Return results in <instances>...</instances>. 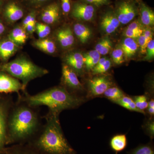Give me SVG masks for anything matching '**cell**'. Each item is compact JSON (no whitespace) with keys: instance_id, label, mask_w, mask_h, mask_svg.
<instances>
[{"instance_id":"obj_1","label":"cell","mask_w":154,"mask_h":154,"mask_svg":"<svg viewBox=\"0 0 154 154\" xmlns=\"http://www.w3.org/2000/svg\"><path fill=\"white\" fill-rule=\"evenodd\" d=\"M19 99L29 106L36 107L45 106L48 107L47 114L59 116L62 111L77 108L85 102L83 96H77L68 92L62 86H57L30 95L27 92Z\"/></svg>"},{"instance_id":"obj_2","label":"cell","mask_w":154,"mask_h":154,"mask_svg":"<svg viewBox=\"0 0 154 154\" xmlns=\"http://www.w3.org/2000/svg\"><path fill=\"white\" fill-rule=\"evenodd\" d=\"M35 108L19 99L12 106L7 125V135L11 140H25L39 131L40 119Z\"/></svg>"},{"instance_id":"obj_3","label":"cell","mask_w":154,"mask_h":154,"mask_svg":"<svg viewBox=\"0 0 154 154\" xmlns=\"http://www.w3.org/2000/svg\"><path fill=\"white\" fill-rule=\"evenodd\" d=\"M35 146L47 154H77L64 135L59 116L47 114Z\"/></svg>"},{"instance_id":"obj_4","label":"cell","mask_w":154,"mask_h":154,"mask_svg":"<svg viewBox=\"0 0 154 154\" xmlns=\"http://www.w3.org/2000/svg\"><path fill=\"white\" fill-rule=\"evenodd\" d=\"M1 69L21 81L25 92L26 87L30 81L48 73L46 69L36 65L30 60L23 57L5 64L1 67Z\"/></svg>"},{"instance_id":"obj_5","label":"cell","mask_w":154,"mask_h":154,"mask_svg":"<svg viewBox=\"0 0 154 154\" xmlns=\"http://www.w3.org/2000/svg\"><path fill=\"white\" fill-rule=\"evenodd\" d=\"M120 24L126 25L131 22L139 14L137 3L134 0H120L113 9Z\"/></svg>"},{"instance_id":"obj_6","label":"cell","mask_w":154,"mask_h":154,"mask_svg":"<svg viewBox=\"0 0 154 154\" xmlns=\"http://www.w3.org/2000/svg\"><path fill=\"white\" fill-rule=\"evenodd\" d=\"M61 83L62 86L67 91L77 96H81L79 94L85 91L84 86L78 79L76 73L65 64H63L62 66Z\"/></svg>"},{"instance_id":"obj_7","label":"cell","mask_w":154,"mask_h":154,"mask_svg":"<svg viewBox=\"0 0 154 154\" xmlns=\"http://www.w3.org/2000/svg\"><path fill=\"white\" fill-rule=\"evenodd\" d=\"M88 98L102 96L105 91L113 86V81L110 77L104 75H96L88 80Z\"/></svg>"},{"instance_id":"obj_8","label":"cell","mask_w":154,"mask_h":154,"mask_svg":"<svg viewBox=\"0 0 154 154\" xmlns=\"http://www.w3.org/2000/svg\"><path fill=\"white\" fill-rule=\"evenodd\" d=\"M95 6L88 4L82 0L72 2L71 17L76 20L83 22H92L95 18L96 13Z\"/></svg>"},{"instance_id":"obj_9","label":"cell","mask_w":154,"mask_h":154,"mask_svg":"<svg viewBox=\"0 0 154 154\" xmlns=\"http://www.w3.org/2000/svg\"><path fill=\"white\" fill-rule=\"evenodd\" d=\"M61 14L60 4L54 2L48 4L42 9L40 13V18L45 24L52 25L59 21Z\"/></svg>"},{"instance_id":"obj_10","label":"cell","mask_w":154,"mask_h":154,"mask_svg":"<svg viewBox=\"0 0 154 154\" xmlns=\"http://www.w3.org/2000/svg\"><path fill=\"white\" fill-rule=\"evenodd\" d=\"M20 91L26 93L22 83L19 80L6 74L0 72V93H16L19 97L21 96Z\"/></svg>"},{"instance_id":"obj_11","label":"cell","mask_w":154,"mask_h":154,"mask_svg":"<svg viewBox=\"0 0 154 154\" xmlns=\"http://www.w3.org/2000/svg\"><path fill=\"white\" fill-rule=\"evenodd\" d=\"M120 25V22L112 9L106 11L100 20V28L102 31L107 34L114 33Z\"/></svg>"},{"instance_id":"obj_12","label":"cell","mask_w":154,"mask_h":154,"mask_svg":"<svg viewBox=\"0 0 154 154\" xmlns=\"http://www.w3.org/2000/svg\"><path fill=\"white\" fill-rule=\"evenodd\" d=\"M65 63L72 69L78 76L82 75L85 72L84 56L81 52L73 51L66 54L64 57Z\"/></svg>"},{"instance_id":"obj_13","label":"cell","mask_w":154,"mask_h":154,"mask_svg":"<svg viewBox=\"0 0 154 154\" xmlns=\"http://www.w3.org/2000/svg\"><path fill=\"white\" fill-rule=\"evenodd\" d=\"M58 43L63 49L71 48L75 43L73 31L69 26H65L60 28L55 33Z\"/></svg>"},{"instance_id":"obj_14","label":"cell","mask_w":154,"mask_h":154,"mask_svg":"<svg viewBox=\"0 0 154 154\" xmlns=\"http://www.w3.org/2000/svg\"><path fill=\"white\" fill-rule=\"evenodd\" d=\"M12 106L11 103H0V148L7 137L8 114Z\"/></svg>"},{"instance_id":"obj_15","label":"cell","mask_w":154,"mask_h":154,"mask_svg":"<svg viewBox=\"0 0 154 154\" xmlns=\"http://www.w3.org/2000/svg\"><path fill=\"white\" fill-rule=\"evenodd\" d=\"M138 4L139 19L145 27H151L154 25V11L142 0H138Z\"/></svg>"},{"instance_id":"obj_16","label":"cell","mask_w":154,"mask_h":154,"mask_svg":"<svg viewBox=\"0 0 154 154\" xmlns=\"http://www.w3.org/2000/svg\"><path fill=\"white\" fill-rule=\"evenodd\" d=\"M4 14L9 21L15 22L22 19L24 16V12L18 3L11 2L6 5Z\"/></svg>"},{"instance_id":"obj_17","label":"cell","mask_w":154,"mask_h":154,"mask_svg":"<svg viewBox=\"0 0 154 154\" xmlns=\"http://www.w3.org/2000/svg\"><path fill=\"white\" fill-rule=\"evenodd\" d=\"M120 45L123 51L125 58L127 60L134 57L139 48L135 39L128 37L123 38Z\"/></svg>"},{"instance_id":"obj_18","label":"cell","mask_w":154,"mask_h":154,"mask_svg":"<svg viewBox=\"0 0 154 154\" xmlns=\"http://www.w3.org/2000/svg\"><path fill=\"white\" fill-rule=\"evenodd\" d=\"M73 31L74 34L82 44H85L88 42L93 35L91 28L87 25L80 22H77L74 24Z\"/></svg>"},{"instance_id":"obj_19","label":"cell","mask_w":154,"mask_h":154,"mask_svg":"<svg viewBox=\"0 0 154 154\" xmlns=\"http://www.w3.org/2000/svg\"><path fill=\"white\" fill-rule=\"evenodd\" d=\"M18 46L10 39L0 42V57L3 60H8L17 52Z\"/></svg>"},{"instance_id":"obj_20","label":"cell","mask_w":154,"mask_h":154,"mask_svg":"<svg viewBox=\"0 0 154 154\" xmlns=\"http://www.w3.org/2000/svg\"><path fill=\"white\" fill-rule=\"evenodd\" d=\"M33 45L36 48L48 54H53L56 51L55 42L50 38H39L34 40Z\"/></svg>"},{"instance_id":"obj_21","label":"cell","mask_w":154,"mask_h":154,"mask_svg":"<svg viewBox=\"0 0 154 154\" xmlns=\"http://www.w3.org/2000/svg\"><path fill=\"white\" fill-rule=\"evenodd\" d=\"M128 144L126 135L117 134L112 137L110 141V148L117 154L126 149Z\"/></svg>"},{"instance_id":"obj_22","label":"cell","mask_w":154,"mask_h":154,"mask_svg":"<svg viewBox=\"0 0 154 154\" xmlns=\"http://www.w3.org/2000/svg\"><path fill=\"white\" fill-rule=\"evenodd\" d=\"M85 70L90 72L96 66L101 58V55L96 50H92L83 55Z\"/></svg>"},{"instance_id":"obj_23","label":"cell","mask_w":154,"mask_h":154,"mask_svg":"<svg viewBox=\"0 0 154 154\" xmlns=\"http://www.w3.org/2000/svg\"><path fill=\"white\" fill-rule=\"evenodd\" d=\"M25 29L20 27L14 28L9 35V39L18 46L25 44L28 36Z\"/></svg>"},{"instance_id":"obj_24","label":"cell","mask_w":154,"mask_h":154,"mask_svg":"<svg viewBox=\"0 0 154 154\" xmlns=\"http://www.w3.org/2000/svg\"><path fill=\"white\" fill-rule=\"evenodd\" d=\"M112 66V62L110 59L105 57L100 58L96 66L91 71L92 75H104L107 72Z\"/></svg>"},{"instance_id":"obj_25","label":"cell","mask_w":154,"mask_h":154,"mask_svg":"<svg viewBox=\"0 0 154 154\" xmlns=\"http://www.w3.org/2000/svg\"><path fill=\"white\" fill-rule=\"evenodd\" d=\"M113 47L112 41L108 36H105L98 42L95 46L96 50L101 55H106L110 52Z\"/></svg>"},{"instance_id":"obj_26","label":"cell","mask_w":154,"mask_h":154,"mask_svg":"<svg viewBox=\"0 0 154 154\" xmlns=\"http://www.w3.org/2000/svg\"><path fill=\"white\" fill-rule=\"evenodd\" d=\"M113 102L117 105H120L127 110L143 114L142 112L137 107L132 97H130L129 96L125 95L120 99L116 100Z\"/></svg>"},{"instance_id":"obj_27","label":"cell","mask_w":154,"mask_h":154,"mask_svg":"<svg viewBox=\"0 0 154 154\" xmlns=\"http://www.w3.org/2000/svg\"><path fill=\"white\" fill-rule=\"evenodd\" d=\"M125 95L124 92L121 89L116 86H113L107 89L102 96L107 98L113 102Z\"/></svg>"},{"instance_id":"obj_28","label":"cell","mask_w":154,"mask_h":154,"mask_svg":"<svg viewBox=\"0 0 154 154\" xmlns=\"http://www.w3.org/2000/svg\"><path fill=\"white\" fill-rule=\"evenodd\" d=\"M134 101L135 104L137 107L143 114L145 115V110L147 107L149 99V96L147 94L145 95H140V96H134L132 97Z\"/></svg>"},{"instance_id":"obj_29","label":"cell","mask_w":154,"mask_h":154,"mask_svg":"<svg viewBox=\"0 0 154 154\" xmlns=\"http://www.w3.org/2000/svg\"><path fill=\"white\" fill-rule=\"evenodd\" d=\"M128 154H154L153 145L152 143L140 145L130 151Z\"/></svg>"},{"instance_id":"obj_30","label":"cell","mask_w":154,"mask_h":154,"mask_svg":"<svg viewBox=\"0 0 154 154\" xmlns=\"http://www.w3.org/2000/svg\"><path fill=\"white\" fill-rule=\"evenodd\" d=\"M111 57L113 63L118 65L125 62L124 53L120 45H117L113 50L111 53Z\"/></svg>"},{"instance_id":"obj_31","label":"cell","mask_w":154,"mask_h":154,"mask_svg":"<svg viewBox=\"0 0 154 154\" xmlns=\"http://www.w3.org/2000/svg\"><path fill=\"white\" fill-rule=\"evenodd\" d=\"M36 31L39 38H46L50 33L51 30L50 27L47 24L36 22Z\"/></svg>"},{"instance_id":"obj_32","label":"cell","mask_w":154,"mask_h":154,"mask_svg":"<svg viewBox=\"0 0 154 154\" xmlns=\"http://www.w3.org/2000/svg\"><path fill=\"white\" fill-rule=\"evenodd\" d=\"M146 134L148 135L151 139L154 137V120L153 118H149L143 125Z\"/></svg>"},{"instance_id":"obj_33","label":"cell","mask_w":154,"mask_h":154,"mask_svg":"<svg viewBox=\"0 0 154 154\" xmlns=\"http://www.w3.org/2000/svg\"><path fill=\"white\" fill-rule=\"evenodd\" d=\"M144 28V26L142 24L139 19L133 21L126 28L142 35L143 33Z\"/></svg>"},{"instance_id":"obj_34","label":"cell","mask_w":154,"mask_h":154,"mask_svg":"<svg viewBox=\"0 0 154 154\" xmlns=\"http://www.w3.org/2000/svg\"><path fill=\"white\" fill-rule=\"evenodd\" d=\"M146 56L144 60L150 61L152 60L154 57V40L152 39L148 43L146 48Z\"/></svg>"},{"instance_id":"obj_35","label":"cell","mask_w":154,"mask_h":154,"mask_svg":"<svg viewBox=\"0 0 154 154\" xmlns=\"http://www.w3.org/2000/svg\"><path fill=\"white\" fill-rule=\"evenodd\" d=\"M36 14L37 13L36 11H31L24 19L22 22V26L24 29L28 24L31 23H36Z\"/></svg>"},{"instance_id":"obj_36","label":"cell","mask_w":154,"mask_h":154,"mask_svg":"<svg viewBox=\"0 0 154 154\" xmlns=\"http://www.w3.org/2000/svg\"><path fill=\"white\" fill-rule=\"evenodd\" d=\"M60 6L62 13L66 16L70 14L72 7L71 0H60Z\"/></svg>"},{"instance_id":"obj_37","label":"cell","mask_w":154,"mask_h":154,"mask_svg":"<svg viewBox=\"0 0 154 154\" xmlns=\"http://www.w3.org/2000/svg\"><path fill=\"white\" fill-rule=\"evenodd\" d=\"M84 2L95 6L96 8L108 5L111 3L110 0H82Z\"/></svg>"},{"instance_id":"obj_38","label":"cell","mask_w":154,"mask_h":154,"mask_svg":"<svg viewBox=\"0 0 154 154\" xmlns=\"http://www.w3.org/2000/svg\"><path fill=\"white\" fill-rule=\"evenodd\" d=\"M137 43L139 48L140 49V52L142 54H145L146 52V48L147 43L146 42L145 38L143 34L141 35L137 38Z\"/></svg>"},{"instance_id":"obj_39","label":"cell","mask_w":154,"mask_h":154,"mask_svg":"<svg viewBox=\"0 0 154 154\" xmlns=\"http://www.w3.org/2000/svg\"><path fill=\"white\" fill-rule=\"evenodd\" d=\"M146 113L148 114L149 118H153L154 116V99L152 97H151L149 99L147 107L146 109Z\"/></svg>"},{"instance_id":"obj_40","label":"cell","mask_w":154,"mask_h":154,"mask_svg":"<svg viewBox=\"0 0 154 154\" xmlns=\"http://www.w3.org/2000/svg\"><path fill=\"white\" fill-rule=\"evenodd\" d=\"M143 34L144 36L146 42L148 44L152 39H153V33L152 29L151 27H145Z\"/></svg>"},{"instance_id":"obj_41","label":"cell","mask_w":154,"mask_h":154,"mask_svg":"<svg viewBox=\"0 0 154 154\" xmlns=\"http://www.w3.org/2000/svg\"><path fill=\"white\" fill-rule=\"evenodd\" d=\"M29 5L34 7H39L49 2L51 0H25Z\"/></svg>"},{"instance_id":"obj_42","label":"cell","mask_w":154,"mask_h":154,"mask_svg":"<svg viewBox=\"0 0 154 154\" xmlns=\"http://www.w3.org/2000/svg\"><path fill=\"white\" fill-rule=\"evenodd\" d=\"M123 35L125 37H128V38H133V39H137L140 36V34L132 30H129V29L126 28L123 32Z\"/></svg>"},{"instance_id":"obj_43","label":"cell","mask_w":154,"mask_h":154,"mask_svg":"<svg viewBox=\"0 0 154 154\" xmlns=\"http://www.w3.org/2000/svg\"><path fill=\"white\" fill-rule=\"evenodd\" d=\"M36 23H31L28 24L26 26V28H25V30L26 31V33H29L30 34H33L36 31Z\"/></svg>"},{"instance_id":"obj_44","label":"cell","mask_w":154,"mask_h":154,"mask_svg":"<svg viewBox=\"0 0 154 154\" xmlns=\"http://www.w3.org/2000/svg\"><path fill=\"white\" fill-rule=\"evenodd\" d=\"M9 154H37L30 151L20 149H14Z\"/></svg>"},{"instance_id":"obj_45","label":"cell","mask_w":154,"mask_h":154,"mask_svg":"<svg viewBox=\"0 0 154 154\" xmlns=\"http://www.w3.org/2000/svg\"><path fill=\"white\" fill-rule=\"evenodd\" d=\"M5 30V26L3 25L2 22L0 21V35L4 33Z\"/></svg>"},{"instance_id":"obj_46","label":"cell","mask_w":154,"mask_h":154,"mask_svg":"<svg viewBox=\"0 0 154 154\" xmlns=\"http://www.w3.org/2000/svg\"><path fill=\"white\" fill-rule=\"evenodd\" d=\"M3 0H0V7L2 6V4Z\"/></svg>"}]
</instances>
